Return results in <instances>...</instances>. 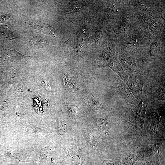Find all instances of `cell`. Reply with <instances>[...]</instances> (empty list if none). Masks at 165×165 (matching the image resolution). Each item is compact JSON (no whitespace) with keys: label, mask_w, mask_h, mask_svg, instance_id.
Returning a JSON list of instances; mask_svg holds the SVG:
<instances>
[{"label":"cell","mask_w":165,"mask_h":165,"mask_svg":"<svg viewBox=\"0 0 165 165\" xmlns=\"http://www.w3.org/2000/svg\"><path fill=\"white\" fill-rule=\"evenodd\" d=\"M115 89L117 92L121 95L127 101L132 102L134 98L125 83L121 80L117 78L116 80Z\"/></svg>","instance_id":"cell-2"},{"label":"cell","mask_w":165,"mask_h":165,"mask_svg":"<svg viewBox=\"0 0 165 165\" xmlns=\"http://www.w3.org/2000/svg\"><path fill=\"white\" fill-rule=\"evenodd\" d=\"M9 18L8 16H3L0 17V23H2L6 21Z\"/></svg>","instance_id":"cell-11"},{"label":"cell","mask_w":165,"mask_h":165,"mask_svg":"<svg viewBox=\"0 0 165 165\" xmlns=\"http://www.w3.org/2000/svg\"><path fill=\"white\" fill-rule=\"evenodd\" d=\"M30 45L32 48L36 49L44 46L45 45V42L40 38L33 37L30 39Z\"/></svg>","instance_id":"cell-7"},{"label":"cell","mask_w":165,"mask_h":165,"mask_svg":"<svg viewBox=\"0 0 165 165\" xmlns=\"http://www.w3.org/2000/svg\"><path fill=\"white\" fill-rule=\"evenodd\" d=\"M154 114V117L151 118L149 129L152 134L154 135H156L157 132L158 125L159 123V115L157 112Z\"/></svg>","instance_id":"cell-5"},{"label":"cell","mask_w":165,"mask_h":165,"mask_svg":"<svg viewBox=\"0 0 165 165\" xmlns=\"http://www.w3.org/2000/svg\"><path fill=\"white\" fill-rule=\"evenodd\" d=\"M147 105L146 101L143 99L132 111L130 119L131 130L134 135H137L143 130Z\"/></svg>","instance_id":"cell-1"},{"label":"cell","mask_w":165,"mask_h":165,"mask_svg":"<svg viewBox=\"0 0 165 165\" xmlns=\"http://www.w3.org/2000/svg\"><path fill=\"white\" fill-rule=\"evenodd\" d=\"M148 165H159L158 164L156 163H151Z\"/></svg>","instance_id":"cell-12"},{"label":"cell","mask_w":165,"mask_h":165,"mask_svg":"<svg viewBox=\"0 0 165 165\" xmlns=\"http://www.w3.org/2000/svg\"><path fill=\"white\" fill-rule=\"evenodd\" d=\"M104 165H120L119 160H105L103 162Z\"/></svg>","instance_id":"cell-10"},{"label":"cell","mask_w":165,"mask_h":165,"mask_svg":"<svg viewBox=\"0 0 165 165\" xmlns=\"http://www.w3.org/2000/svg\"><path fill=\"white\" fill-rule=\"evenodd\" d=\"M95 123L97 128L102 134H108L109 130L107 119H97L95 121Z\"/></svg>","instance_id":"cell-4"},{"label":"cell","mask_w":165,"mask_h":165,"mask_svg":"<svg viewBox=\"0 0 165 165\" xmlns=\"http://www.w3.org/2000/svg\"><path fill=\"white\" fill-rule=\"evenodd\" d=\"M29 25L31 27L41 32L48 34L55 35V32L53 28L43 22L33 21L30 23Z\"/></svg>","instance_id":"cell-3"},{"label":"cell","mask_w":165,"mask_h":165,"mask_svg":"<svg viewBox=\"0 0 165 165\" xmlns=\"http://www.w3.org/2000/svg\"><path fill=\"white\" fill-rule=\"evenodd\" d=\"M152 153L153 156L159 160L160 155L162 153V147L159 145H155L152 148Z\"/></svg>","instance_id":"cell-8"},{"label":"cell","mask_w":165,"mask_h":165,"mask_svg":"<svg viewBox=\"0 0 165 165\" xmlns=\"http://www.w3.org/2000/svg\"><path fill=\"white\" fill-rule=\"evenodd\" d=\"M138 159L137 155L134 152H132L124 157L123 164L124 165H133L137 162Z\"/></svg>","instance_id":"cell-6"},{"label":"cell","mask_w":165,"mask_h":165,"mask_svg":"<svg viewBox=\"0 0 165 165\" xmlns=\"http://www.w3.org/2000/svg\"><path fill=\"white\" fill-rule=\"evenodd\" d=\"M89 105L93 109L96 110H101L103 109V107L96 100L94 99L91 100Z\"/></svg>","instance_id":"cell-9"}]
</instances>
